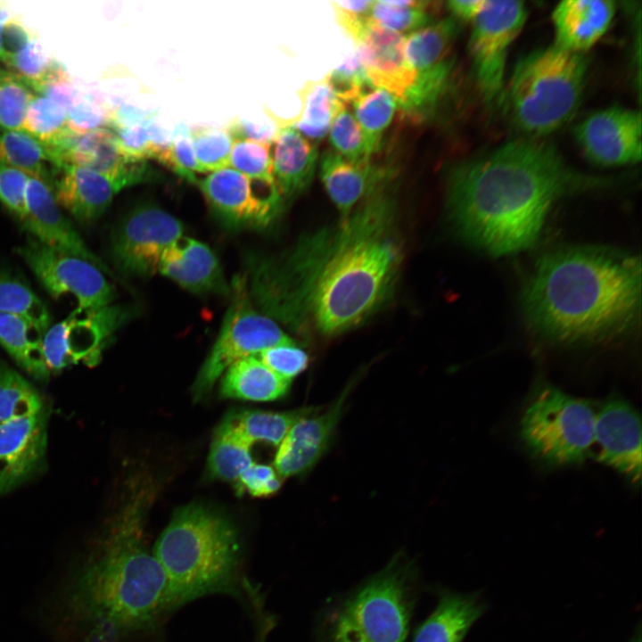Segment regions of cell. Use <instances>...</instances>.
Listing matches in <instances>:
<instances>
[{
    "instance_id": "45",
    "label": "cell",
    "mask_w": 642,
    "mask_h": 642,
    "mask_svg": "<svg viewBox=\"0 0 642 642\" xmlns=\"http://www.w3.org/2000/svg\"><path fill=\"white\" fill-rule=\"evenodd\" d=\"M326 75L333 94L346 105L350 104L365 90L374 87L367 78L356 52Z\"/></svg>"
},
{
    "instance_id": "21",
    "label": "cell",
    "mask_w": 642,
    "mask_h": 642,
    "mask_svg": "<svg viewBox=\"0 0 642 642\" xmlns=\"http://www.w3.org/2000/svg\"><path fill=\"white\" fill-rule=\"evenodd\" d=\"M111 179L119 190L159 178V173L146 160L126 157L110 128H99L86 134L74 135L62 159Z\"/></svg>"
},
{
    "instance_id": "38",
    "label": "cell",
    "mask_w": 642,
    "mask_h": 642,
    "mask_svg": "<svg viewBox=\"0 0 642 642\" xmlns=\"http://www.w3.org/2000/svg\"><path fill=\"white\" fill-rule=\"evenodd\" d=\"M436 2L431 1H374L370 17L379 25L398 32L412 33L431 24Z\"/></svg>"
},
{
    "instance_id": "16",
    "label": "cell",
    "mask_w": 642,
    "mask_h": 642,
    "mask_svg": "<svg viewBox=\"0 0 642 642\" xmlns=\"http://www.w3.org/2000/svg\"><path fill=\"white\" fill-rule=\"evenodd\" d=\"M575 136L586 157L599 166L641 160V115L637 111L612 107L594 112L577 126Z\"/></svg>"
},
{
    "instance_id": "26",
    "label": "cell",
    "mask_w": 642,
    "mask_h": 642,
    "mask_svg": "<svg viewBox=\"0 0 642 642\" xmlns=\"http://www.w3.org/2000/svg\"><path fill=\"white\" fill-rule=\"evenodd\" d=\"M274 124L276 130L272 139V175L285 201L303 193L310 185L318 151L315 143L295 128Z\"/></svg>"
},
{
    "instance_id": "20",
    "label": "cell",
    "mask_w": 642,
    "mask_h": 642,
    "mask_svg": "<svg viewBox=\"0 0 642 642\" xmlns=\"http://www.w3.org/2000/svg\"><path fill=\"white\" fill-rule=\"evenodd\" d=\"M350 389L351 384L325 411L317 413L318 408L290 429L278 445L274 460L281 477L305 473L320 459L334 435Z\"/></svg>"
},
{
    "instance_id": "25",
    "label": "cell",
    "mask_w": 642,
    "mask_h": 642,
    "mask_svg": "<svg viewBox=\"0 0 642 642\" xmlns=\"http://www.w3.org/2000/svg\"><path fill=\"white\" fill-rule=\"evenodd\" d=\"M610 0H565L552 12L556 45L583 54L607 31L615 14Z\"/></svg>"
},
{
    "instance_id": "42",
    "label": "cell",
    "mask_w": 642,
    "mask_h": 642,
    "mask_svg": "<svg viewBox=\"0 0 642 642\" xmlns=\"http://www.w3.org/2000/svg\"><path fill=\"white\" fill-rule=\"evenodd\" d=\"M330 143L336 153L351 162L367 161L362 130L353 113L344 105L334 116L329 129Z\"/></svg>"
},
{
    "instance_id": "9",
    "label": "cell",
    "mask_w": 642,
    "mask_h": 642,
    "mask_svg": "<svg viewBox=\"0 0 642 642\" xmlns=\"http://www.w3.org/2000/svg\"><path fill=\"white\" fill-rule=\"evenodd\" d=\"M231 301L219 333L193 386L195 399L210 392L218 377L235 362L293 341L251 300L243 276L233 280Z\"/></svg>"
},
{
    "instance_id": "28",
    "label": "cell",
    "mask_w": 642,
    "mask_h": 642,
    "mask_svg": "<svg viewBox=\"0 0 642 642\" xmlns=\"http://www.w3.org/2000/svg\"><path fill=\"white\" fill-rule=\"evenodd\" d=\"M298 95L300 109L296 116L283 119L266 109L268 115L275 123L295 128L311 142L323 139L335 114L346 104L333 94L327 75L319 80H307Z\"/></svg>"
},
{
    "instance_id": "14",
    "label": "cell",
    "mask_w": 642,
    "mask_h": 642,
    "mask_svg": "<svg viewBox=\"0 0 642 642\" xmlns=\"http://www.w3.org/2000/svg\"><path fill=\"white\" fill-rule=\"evenodd\" d=\"M341 29L353 41L371 84L390 93L401 105L416 78L405 55V37L371 17L350 21Z\"/></svg>"
},
{
    "instance_id": "46",
    "label": "cell",
    "mask_w": 642,
    "mask_h": 642,
    "mask_svg": "<svg viewBox=\"0 0 642 642\" xmlns=\"http://www.w3.org/2000/svg\"><path fill=\"white\" fill-rule=\"evenodd\" d=\"M55 60L49 58L35 38L12 57L5 65L10 72L30 89L40 82L52 68Z\"/></svg>"
},
{
    "instance_id": "48",
    "label": "cell",
    "mask_w": 642,
    "mask_h": 642,
    "mask_svg": "<svg viewBox=\"0 0 642 642\" xmlns=\"http://www.w3.org/2000/svg\"><path fill=\"white\" fill-rule=\"evenodd\" d=\"M109 111L99 101L79 94L67 110V127L76 134H86L106 125Z\"/></svg>"
},
{
    "instance_id": "53",
    "label": "cell",
    "mask_w": 642,
    "mask_h": 642,
    "mask_svg": "<svg viewBox=\"0 0 642 642\" xmlns=\"http://www.w3.org/2000/svg\"><path fill=\"white\" fill-rule=\"evenodd\" d=\"M9 13L8 12L3 8L0 10V61L2 62L3 56H2V49H1V32L3 25L9 20Z\"/></svg>"
},
{
    "instance_id": "34",
    "label": "cell",
    "mask_w": 642,
    "mask_h": 642,
    "mask_svg": "<svg viewBox=\"0 0 642 642\" xmlns=\"http://www.w3.org/2000/svg\"><path fill=\"white\" fill-rule=\"evenodd\" d=\"M0 161L29 176L41 178L50 186L54 163L45 146L28 132L0 128Z\"/></svg>"
},
{
    "instance_id": "15",
    "label": "cell",
    "mask_w": 642,
    "mask_h": 642,
    "mask_svg": "<svg viewBox=\"0 0 642 642\" xmlns=\"http://www.w3.org/2000/svg\"><path fill=\"white\" fill-rule=\"evenodd\" d=\"M118 320V312L108 306L97 311L75 309L65 319L52 325L43 334L41 346L50 374L79 363L95 364L104 340Z\"/></svg>"
},
{
    "instance_id": "49",
    "label": "cell",
    "mask_w": 642,
    "mask_h": 642,
    "mask_svg": "<svg viewBox=\"0 0 642 642\" xmlns=\"http://www.w3.org/2000/svg\"><path fill=\"white\" fill-rule=\"evenodd\" d=\"M29 175L0 161V202L18 219L25 211V190Z\"/></svg>"
},
{
    "instance_id": "37",
    "label": "cell",
    "mask_w": 642,
    "mask_h": 642,
    "mask_svg": "<svg viewBox=\"0 0 642 642\" xmlns=\"http://www.w3.org/2000/svg\"><path fill=\"white\" fill-rule=\"evenodd\" d=\"M45 406L40 392L0 358V424L35 414Z\"/></svg>"
},
{
    "instance_id": "41",
    "label": "cell",
    "mask_w": 642,
    "mask_h": 642,
    "mask_svg": "<svg viewBox=\"0 0 642 642\" xmlns=\"http://www.w3.org/2000/svg\"><path fill=\"white\" fill-rule=\"evenodd\" d=\"M34 95L30 88L12 73L0 70V128L22 129Z\"/></svg>"
},
{
    "instance_id": "51",
    "label": "cell",
    "mask_w": 642,
    "mask_h": 642,
    "mask_svg": "<svg viewBox=\"0 0 642 642\" xmlns=\"http://www.w3.org/2000/svg\"><path fill=\"white\" fill-rule=\"evenodd\" d=\"M32 38L29 30L20 21L9 19L3 25L1 32L2 62L6 64L23 50Z\"/></svg>"
},
{
    "instance_id": "1",
    "label": "cell",
    "mask_w": 642,
    "mask_h": 642,
    "mask_svg": "<svg viewBox=\"0 0 642 642\" xmlns=\"http://www.w3.org/2000/svg\"><path fill=\"white\" fill-rule=\"evenodd\" d=\"M387 185L361 201L335 232L322 231L285 256L263 261L258 291L271 318L297 328L308 315L332 335L383 303L401 260L396 203Z\"/></svg>"
},
{
    "instance_id": "44",
    "label": "cell",
    "mask_w": 642,
    "mask_h": 642,
    "mask_svg": "<svg viewBox=\"0 0 642 642\" xmlns=\"http://www.w3.org/2000/svg\"><path fill=\"white\" fill-rule=\"evenodd\" d=\"M229 167L249 177H273L272 142H233Z\"/></svg>"
},
{
    "instance_id": "6",
    "label": "cell",
    "mask_w": 642,
    "mask_h": 642,
    "mask_svg": "<svg viewBox=\"0 0 642 642\" xmlns=\"http://www.w3.org/2000/svg\"><path fill=\"white\" fill-rule=\"evenodd\" d=\"M587 67L583 54L556 45L523 57L503 95L514 123L531 135L565 124L578 109Z\"/></svg>"
},
{
    "instance_id": "2",
    "label": "cell",
    "mask_w": 642,
    "mask_h": 642,
    "mask_svg": "<svg viewBox=\"0 0 642 642\" xmlns=\"http://www.w3.org/2000/svg\"><path fill=\"white\" fill-rule=\"evenodd\" d=\"M607 180L572 168L548 144L516 140L451 169L447 210L465 242L504 256L535 243L558 200Z\"/></svg>"
},
{
    "instance_id": "7",
    "label": "cell",
    "mask_w": 642,
    "mask_h": 642,
    "mask_svg": "<svg viewBox=\"0 0 642 642\" xmlns=\"http://www.w3.org/2000/svg\"><path fill=\"white\" fill-rule=\"evenodd\" d=\"M416 588L415 564L398 554L338 605L326 621L322 642H405Z\"/></svg>"
},
{
    "instance_id": "54",
    "label": "cell",
    "mask_w": 642,
    "mask_h": 642,
    "mask_svg": "<svg viewBox=\"0 0 642 642\" xmlns=\"http://www.w3.org/2000/svg\"><path fill=\"white\" fill-rule=\"evenodd\" d=\"M3 8H4V7H3V6H1V4H0V10H1V9H3Z\"/></svg>"
},
{
    "instance_id": "50",
    "label": "cell",
    "mask_w": 642,
    "mask_h": 642,
    "mask_svg": "<svg viewBox=\"0 0 642 642\" xmlns=\"http://www.w3.org/2000/svg\"><path fill=\"white\" fill-rule=\"evenodd\" d=\"M236 485L238 492H248L253 497H268L281 487V479L273 467L267 465L252 464L239 477Z\"/></svg>"
},
{
    "instance_id": "24",
    "label": "cell",
    "mask_w": 642,
    "mask_h": 642,
    "mask_svg": "<svg viewBox=\"0 0 642 642\" xmlns=\"http://www.w3.org/2000/svg\"><path fill=\"white\" fill-rule=\"evenodd\" d=\"M320 177L342 220L355 205L377 189L387 185L391 171L370 160L351 162L333 151H325L320 159Z\"/></svg>"
},
{
    "instance_id": "52",
    "label": "cell",
    "mask_w": 642,
    "mask_h": 642,
    "mask_svg": "<svg viewBox=\"0 0 642 642\" xmlns=\"http://www.w3.org/2000/svg\"><path fill=\"white\" fill-rule=\"evenodd\" d=\"M490 0H452L449 10L457 19L473 22L487 7Z\"/></svg>"
},
{
    "instance_id": "4",
    "label": "cell",
    "mask_w": 642,
    "mask_h": 642,
    "mask_svg": "<svg viewBox=\"0 0 642 642\" xmlns=\"http://www.w3.org/2000/svg\"><path fill=\"white\" fill-rule=\"evenodd\" d=\"M143 499L67 571L54 611L62 642H120L171 610L164 572L143 541Z\"/></svg>"
},
{
    "instance_id": "11",
    "label": "cell",
    "mask_w": 642,
    "mask_h": 642,
    "mask_svg": "<svg viewBox=\"0 0 642 642\" xmlns=\"http://www.w3.org/2000/svg\"><path fill=\"white\" fill-rule=\"evenodd\" d=\"M16 251L53 297L73 296L76 309L81 312L110 306L113 288L93 262L47 247L32 237Z\"/></svg>"
},
{
    "instance_id": "29",
    "label": "cell",
    "mask_w": 642,
    "mask_h": 642,
    "mask_svg": "<svg viewBox=\"0 0 642 642\" xmlns=\"http://www.w3.org/2000/svg\"><path fill=\"white\" fill-rule=\"evenodd\" d=\"M290 385V380L277 375L253 356L235 362L224 372L220 394L230 399L272 401L283 398Z\"/></svg>"
},
{
    "instance_id": "36",
    "label": "cell",
    "mask_w": 642,
    "mask_h": 642,
    "mask_svg": "<svg viewBox=\"0 0 642 642\" xmlns=\"http://www.w3.org/2000/svg\"><path fill=\"white\" fill-rule=\"evenodd\" d=\"M0 313L27 319L42 335L52 325L44 301L24 282L0 268Z\"/></svg>"
},
{
    "instance_id": "17",
    "label": "cell",
    "mask_w": 642,
    "mask_h": 642,
    "mask_svg": "<svg viewBox=\"0 0 642 642\" xmlns=\"http://www.w3.org/2000/svg\"><path fill=\"white\" fill-rule=\"evenodd\" d=\"M597 460L632 483L641 478V421L626 400L612 397L596 412L594 443Z\"/></svg>"
},
{
    "instance_id": "39",
    "label": "cell",
    "mask_w": 642,
    "mask_h": 642,
    "mask_svg": "<svg viewBox=\"0 0 642 642\" xmlns=\"http://www.w3.org/2000/svg\"><path fill=\"white\" fill-rule=\"evenodd\" d=\"M191 136L201 173L229 167L233 141L226 128L196 127Z\"/></svg>"
},
{
    "instance_id": "30",
    "label": "cell",
    "mask_w": 642,
    "mask_h": 642,
    "mask_svg": "<svg viewBox=\"0 0 642 642\" xmlns=\"http://www.w3.org/2000/svg\"><path fill=\"white\" fill-rule=\"evenodd\" d=\"M42 334L25 318L0 313V345L34 379L49 378L42 346Z\"/></svg>"
},
{
    "instance_id": "32",
    "label": "cell",
    "mask_w": 642,
    "mask_h": 642,
    "mask_svg": "<svg viewBox=\"0 0 642 642\" xmlns=\"http://www.w3.org/2000/svg\"><path fill=\"white\" fill-rule=\"evenodd\" d=\"M250 443L226 416L215 431L208 457L210 475L235 481L253 462Z\"/></svg>"
},
{
    "instance_id": "47",
    "label": "cell",
    "mask_w": 642,
    "mask_h": 642,
    "mask_svg": "<svg viewBox=\"0 0 642 642\" xmlns=\"http://www.w3.org/2000/svg\"><path fill=\"white\" fill-rule=\"evenodd\" d=\"M258 356L271 371L290 381L303 372L309 365L308 354L294 342L268 348Z\"/></svg>"
},
{
    "instance_id": "10",
    "label": "cell",
    "mask_w": 642,
    "mask_h": 642,
    "mask_svg": "<svg viewBox=\"0 0 642 642\" xmlns=\"http://www.w3.org/2000/svg\"><path fill=\"white\" fill-rule=\"evenodd\" d=\"M195 185L213 214L235 229L269 226L285 202L273 177H249L230 167L210 173Z\"/></svg>"
},
{
    "instance_id": "27",
    "label": "cell",
    "mask_w": 642,
    "mask_h": 642,
    "mask_svg": "<svg viewBox=\"0 0 642 642\" xmlns=\"http://www.w3.org/2000/svg\"><path fill=\"white\" fill-rule=\"evenodd\" d=\"M486 605L477 593H440L434 611L417 629L413 642H462Z\"/></svg>"
},
{
    "instance_id": "35",
    "label": "cell",
    "mask_w": 642,
    "mask_h": 642,
    "mask_svg": "<svg viewBox=\"0 0 642 642\" xmlns=\"http://www.w3.org/2000/svg\"><path fill=\"white\" fill-rule=\"evenodd\" d=\"M363 133L367 157L377 152L385 129L397 109V102L387 91L371 87L362 92L350 103Z\"/></svg>"
},
{
    "instance_id": "13",
    "label": "cell",
    "mask_w": 642,
    "mask_h": 642,
    "mask_svg": "<svg viewBox=\"0 0 642 642\" xmlns=\"http://www.w3.org/2000/svg\"><path fill=\"white\" fill-rule=\"evenodd\" d=\"M183 233L178 218L155 204L142 203L125 216L113 235L114 263L128 275L152 276L164 251Z\"/></svg>"
},
{
    "instance_id": "23",
    "label": "cell",
    "mask_w": 642,
    "mask_h": 642,
    "mask_svg": "<svg viewBox=\"0 0 642 642\" xmlns=\"http://www.w3.org/2000/svg\"><path fill=\"white\" fill-rule=\"evenodd\" d=\"M50 185L59 206L83 223L102 216L120 191L108 177L72 164L54 166Z\"/></svg>"
},
{
    "instance_id": "31",
    "label": "cell",
    "mask_w": 642,
    "mask_h": 642,
    "mask_svg": "<svg viewBox=\"0 0 642 642\" xmlns=\"http://www.w3.org/2000/svg\"><path fill=\"white\" fill-rule=\"evenodd\" d=\"M457 29L455 19L446 18L407 34L404 44L405 55L416 73L449 60L448 55Z\"/></svg>"
},
{
    "instance_id": "43",
    "label": "cell",
    "mask_w": 642,
    "mask_h": 642,
    "mask_svg": "<svg viewBox=\"0 0 642 642\" xmlns=\"http://www.w3.org/2000/svg\"><path fill=\"white\" fill-rule=\"evenodd\" d=\"M160 163L192 184H196V173L200 172L195 159L190 129L178 124L171 136L169 145L155 159Z\"/></svg>"
},
{
    "instance_id": "40",
    "label": "cell",
    "mask_w": 642,
    "mask_h": 642,
    "mask_svg": "<svg viewBox=\"0 0 642 642\" xmlns=\"http://www.w3.org/2000/svg\"><path fill=\"white\" fill-rule=\"evenodd\" d=\"M67 128V110L45 96L34 95L22 130L45 145Z\"/></svg>"
},
{
    "instance_id": "33",
    "label": "cell",
    "mask_w": 642,
    "mask_h": 642,
    "mask_svg": "<svg viewBox=\"0 0 642 642\" xmlns=\"http://www.w3.org/2000/svg\"><path fill=\"white\" fill-rule=\"evenodd\" d=\"M318 408L306 407L284 412L243 410L227 416L250 443L263 441L278 446L300 419Z\"/></svg>"
},
{
    "instance_id": "12",
    "label": "cell",
    "mask_w": 642,
    "mask_h": 642,
    "mask_svg": "<svg viewBox=\"0 0 642 642\" xmlns=\"http://www.w3.org/2000/svg\"><path fill=\"white\" fill-rule=\"evenodd\" d=\"M526 18L523 2L490 1L472 22L469 52L479 89L487 102L503 100L507 53Z\"/></svg>"
},
{
    "instance_id": "18",
    "label": "cell",
    "mask_w": 642,
    "mask_h": 642,
    "mask_svg": "<svg viewBox=\"0 0 642 642\" xmlns=\"http://www.w3.org/2000/svg\"><path fill=\"white\" fill-rule=\"evenodd\" d=\"M49 407L0 424V496L43 470L47 446Z\"/></svg>"
},
{
    "instance_id": "3",
    "label": "cell",
    "mask_w": 642,
    "mask_h": 642,
    "mask_svg": "<svg viewBox=\"0 0 642 642\" xmlns=\"http://www.w3.org/2000/svg\"><path fill=\"white\" fill-rule=\"evenodd\" d=\"M528 325L562 345L607 343L637 328L640 257L602 245H570L535 264L521 294Z\"/></svg>"
},
{
    "instance_id": "8",
    "label": "cell",
    "mask_w": 642,
    "mask_h": 642,
    "mask_svg": "<svg viewBox=\"0 0 642 642\" xmlns=\"http://www.w3.org/2000/svg\"><path fill=\"white\" fill-rule=\"evenodd\" d=\"M596 411L590 402L551 384L532 393L520 421V435L529 452L544 464L581 463L594 443Z\"/></svg>"
},
{
    "instance_id": "22",
    "label": "cell",
    "mask_w": 642,
    "mask_h": 642,
    "mask_svg": "<svg viewBox=\"0 0 642 642\" xmlns=\"http://www.w3.org/2000/svg\"><path fill=\"white\" fill-rule=\"evenodd\" d=\"M158 272L193 293H228L220 263L204 243L182 235L160 257Z\"/></svg>"
},
{
    "instance_id": "5",
    "label": "cell",
    "mask_w": 642,
    "mask_h": 642,
    "mask_svg": "<svg viewBox=\"0 0 642 642\" xmlns=\"http://www.w3.org/2000/svg\"><path fill=\"white\" fill-rule=\"evenodd\" d=\"M239 542L235 526L214 510L197 504L177 509L152 550L166 577L170 608L229 591L239 571Z\"/></svg>"
},
{
    "instance_id": "19",
    "label": "cell",
    "mask_w": 642,
    "mask_h": 642,
    "mask_svg": "<svg viewBox=\"0 0 642 642\" xmlns=\"http://www.w3.org/2000/svg\"><path fill=\"white\" fill-rule=\"evenodd\" d=\"M21 221L31 237L40 243L86 259L103 272H108V268L86 245L62 213L52 187L39 177L29 176L25 190V211Z\"/></svg>"
}]
</instances>
